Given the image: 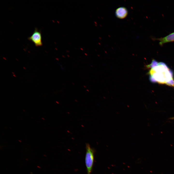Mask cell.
Instances as JSON below:
<instances>
[{
  "label": "cell",
  "instance_id": "obj_1",
  "mask_svg": "<svg viewBox=\"0 0 174 174\" xmlns=\"http://www.w3.org/2000/svg\"><path fill=\"white\" fill-rule=\"evenodd\" d=\"M150 75L152 76L159 83H165L173 78V73L164 63L160 62L159 65L152 68L149 72Z\"/></svg>",
  "mask_w": 174,
  "mask_h": 174
},
{
  "label": "cell",
  "instance_id": "obj_2",
  "mask_svg": "<svg viewBox=\"0 0 174 174\" xmlns=\"http://www.w3.org/2000/svg\"><path fill=\"white\" fill-rule=\"evenodd\" d=\"M86 148L85 160L87 174H91L94 163V150L88 143L86 144Z\"/></svg>",
  "mask_w": 174,
  "mask_h": 174
},
{
  "label": "cell",
  "instance_id": "obj_3",
  "mask_svg": "<svg viewBox=\"0 0 174 174\" xmlns=\"http://www.w3.org/2000/svg\"><path fill=\"white\" fill-rule=\"evenodd\" d=\"M28 39L33 43L36 47L41 46L43 45L41 31L36 28H35L33 33Z\"/></svg>",
  "mask_w": 174,
  "mask_h": 174
},
{
  "label": "cell",
  "instance_id": "obj_4",
  "mask_svg": "<svg viewBox=\"0 0 174 174\" xmlns=\"http://www.w3.org/2000/svg\"><path fill=\"white\" fill-rule=\"evenodd\" d=\"M152 39L154 40L159 41V44L162 46L166 43L174 41V32L163 37L159 38H152Z\"/></svg>",
  "mask_w": 174,
  "mask_h": 174
},
{
  "label": "cell",
  "instance_id": "obj_5",
  "mask_svg": "<svg viewBox=\"0 0 174 174\" xmlns=\"http://www.w3.org/2000/svg\"><path fill=\"white\" fill-rule=\"evenodd\" d=\"M115 14L116 17L120 19H123L127 16L128 11L126 8L123 7H121L116 9Z\"/></svg>",
  "mask_w": 174,
  "mask_h": 174
},
{
  "label": "cell",
  "instance_id": "obj_6",
  "mask_svg": "<svg viewBox=\"0 0 174 174\" xmlns=\"http://www.w3.org/2000/svg\"><path fill=\"white\" fill-rule=\"evenodd\" d=\"M159 63L155 60H153L151 63L150 65L147 66V68H151V69L154 68L157 66L159 65Z\"/></svg>",
  "mask_w": 174,
  "mask_h": 174
},
{
  "label": "cell",
  "instance_id": "obj_7",
  "mask_svg": "<svg viewBox=\"0 0 174 174\" xmlns=\"http://www.w3.org/2000/svg\"><path fill=\"white\" fill-rule=\"evenodd\" d=\"M165 84L174 87V80L173 78L171 79L166 82Z\"/></svg>",
  "mask_w": 174,
  "mask_h": 174
},
{
  "label": "cell",
  "instance_id": "obj_8",
  "mask_svg": "<svg viewBox=\"0 0 174 174\" xmlns=\"http://www.w3.org/2000/svg\"><path fill=\"white\" fill-rule=\"evenodd\" d=\"M149 79L150 81L153 83H155L157 82V81L154 78V77L151 75H150L149 78Z\"/></svg>",
  "mask_w": 174,
  "mask_h": 174
},
{
  "label": "cell",
  "instance_id": "obj_9",
  "mask_svg": "<svg viewBox=\"0 0 174 174\" xmlns=\"http://www.w3.org/2000/svg\"><path fill=\"white\" fill-rule=\"evenodd\" d=\"M37 167H38V168H41V167H40V166H37Z\"/></svg>",
  "mask_w": 174,
  "mask_h": 174
},
{
  "label": "cell",
  "instance_id": "obj_10",
  "mask_svg": "<svg viewBox=\"0 0 174 174\" xmlns=\"http://www.w3.org/2000/svg\"><path fill=\"white\" fill-rule=\"evenodd\" d=\"M30 174H33V173L32 172H30Z\"/></svg>",
  "mask_w": 174,
  "mask_h": 174
},
{
  "label": "cell",
  "instance_id": "obj_11",
  "mask_svg": "<svg viewBox=\"0 0 174 174\" xmlns=\"http://www.w3.org/2000/svg\"><path fill=\"white\" fill-rule=\"evenodd\" d=\"M57 22L58 23H59V22L58 21H57Z\"/></svg>",
  "mask_w": 174,
  "mask_h": 174
},
{
  "label": "cell",
  "instance_id": "obj_12",
  "mask_svg": "<svg viewBox=\"0 0 174 174\" xmlns=\"http://www.w3.org/2000/svg\"><path fill=\"white\" fill-rule=\"evenodd\" d=\"M80 49H81L82 51L83 50V49L82 48H80Z\"/></svg>",
  "mask_w": 174,
  "mask_h": 174
},
{
  "label": "cell",
  "instance_id": "obj_13",
  "mask_svg": "<svg viewBox=\"0 0 174 174\" xmlns=\"http://www.w3.org/2000/svg\"><path fill=\"white\" fill-rule=\"evenodd\" d=\"M26 160H27V161H28V160H28V159H26Z\"/></svg>",
  "mask_w": 174,
  "mask_h": 174
}]
</instances>
